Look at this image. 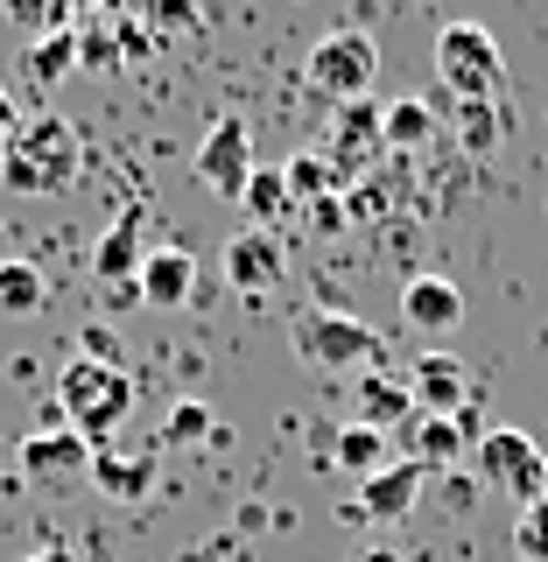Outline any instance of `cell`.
Returning <instances> with one entry per match:
<instances>
[{
    "label": "cell",
    "mask_w": 548,
    "mask_h": 562,
    "mask_svg": "<svg viewBox=\"0 0 548 562\" xmlns=\"http://www.w3.org/2000/svg\"><path fill=\"white\" fill-rule=\"evenodd\" d=\"M49 303V281L35 260H0V316H35Z\"/></svg>",
    "instance_id": "19"
},
{
    "label": "cell",
    "mask_w": 548,
    "mask_h": 562,
    "mask_svg": "<svg viewBox=\"0 0 548 562\" xmlns=\"http://www.w3.org/2000/svg\"><path fill=\"white\" fill-rule=\"evenodd\" d=\"M29 562H70V555H64V549H35Z\"/></svg>",
    "instance_id": "33"
},
{
    "label": "cell",
    "mask_w": 548,
    "mask_h": 562,
    "mask_svg": "<svg viewBox=\"0 0 548 562\" xmlns=\"http://www.w3.org/2000/svg\"><path fill=\"white\" fill-rule=\"evenodd\" d=\"M380 155H387V105H380V99L331 105V148H324V162L338 169V183H359V176H373Z\"/></svg>",
    "instance_id": "6"
},
{
    "label": "cell",
    "mask_w": 548,
    "mask_h": 562,
    "mask_svg": "<svg viewBox=\"0 0 548 562\" xmlns=\"http://www.w3.org/2000/svg\"><path fill=\"white\" fill-rule=\"evenodd\" d=\"M436 127H444V120H436L429 99H394L387 105V148H429Z\"/></svg>",
    "instance_id": "23"
},
{
    "label": "cell",
    "mask_w": 548,
    "mask_h": 562,
    "mask_svg": "<svg viewBox=\"0 0 548 562\" xmlns=\"http://www.w3.org/2000/svg\"><path fill=\"white\" fill-rule=\"evenodd\" d=\"M281 176H289V204H324V198H345L338 169L324 162V155H295V162H281Z\"/></svg>",
    "instance_id": "22"
},
{
    "label": "cell",
    "mask_w": 548,
    "mask_h": 562,
    "mask_svg": "<svg viewBox=\"0 0 548 562\" xmlns=\"http://www.w3.org/2000/svg\"><path fill=\"white\" fill-rule=\"evenodd\" d=\"M78 64H92V70H105V64H120L113 49H105V29H78Z\"/></svg>",
    "instance_id": "28"
},
{
    "label": "cell",
    "mask_w": 548,
    "mask_h": 562,
    "mask_svg": "<svg viewBox=\"0 0 548 562\" xmlns=\"http://www.w3.org/2000/svg\"><path fill=\"white\" fill-rule=\"evenodd\" d=\"M99 492H113V499H148L155 492V450L141 457H120V450H92V471H85Z\"/></svg>",
    "instance_id": "17"
},
{
    "label": "cell",
    "mask_w": 548,
    "mask_h": 562,
    "mask_svg": "<svg viewBox=\"0 0 548 562\" xmlns=\"http://www.w3.org/2000/svg\"><path fill=\"white\" fill-rule=\"evenodd\" d=\"M359 422H366V429H380V436H387V422H415V394H409V380L373 373V380L359 386Z\"/></svg>",
    "instance_id": "18"
},
{
    "label": "cell",
    "mask_w": 548,
    "mask_h": 562,
    "mask_svg": "<svg viewBox=\"0 0 548 562\" xmlns=\"http://www.w3.org/2000/svg\"><path fill=\"white\" fill-rule=\"evenodd\" d=\"M514 549L521 562H548V492L535 506H521V520H514Z\"/></svg>",
    "instance_id": "26"
},
{
    "label": "cell",
    "mask_w": 548,
    "mask_h": 562,
    "mask_svg": "<svg viewBox=\"0 0 548 562\" xmlns=\"http://www.w3.org/2000/svg\"><path fill=\"white\" fill-rule=\"evenodd\" d=\"M401 457H415L422 471H450L457 457H471V436H465L457 415H415L409 422V450Z\"/></svg>",
    "instance_id": "15"
},
{
    "label": "cell",
    "mask_w": 548,
    "mask_h": 562,
    "mask_svg": "<svg viewBox=\"0 0 548 562\" xmlns=\"http://www.w3.org/2000/svg\"><path fill=\"white\" fill-rule=\"evenodd\" d=\"M70 70H78V29L29 43V78H35V85H57V78H70Z\"/></svg>",
    "instance_id": "24"
},
{
    "label": "cell",
    "mask_w": 548,
    "mask_h": 562,
    "mask_svg": "<svg viewBox=\"0 0 548 562\" xmlns=\"http://www.w3.org/2000/svg\"><path fill=\"white\" fill-rule=\"evenodd\" d=\"M246 176H254V127H246L239 113H219L198 148V183L211 190V198H233L246 190Z\"/></svg>",
    "instance_id": "7"
},
{
    "label": "cell",
    "mask_w": 548,
    "mask_h": 562,
    "mask_svg": "<svg viewBox=\"0 0 548 562\" xmlns=\"http://www.w3.org/2000/svg\"><path fill=\"white\" fill-rule=\"evenodd\" d=\"M422 485H429V471H422L415 457H394L387 471H373V479L359 485V506H351V514H366V520H401V514H415Z\"/></svg>",
    "instance_id": "13"
},
{
    "label": "cell",
    "mask_w": 548,
    "mask_h": 562,
    "mask_svg": "<svg viewBox=\"0 0 548 562\" xmlns=\"http://www.w3.org/2000/svg\"><path fill=\"white\" fill-rule=\"evenodd\" d=\"M57 408L64 422L85 436L92 450H113V429L127 422L134 408V380L127 366H99V359H70L57 373Z\"/></svg>",
    "instance_id": "2"
},
{
    "label": "cell",
    "mask_w": 548,
    "mask_h": 562,
    "mask_svg": "<svg viewBox=\"0 0 548 562\" xmlns=\"http://www.w3.org/2000/svg\"><path fill=\"white\" fill-rule=\"evenodd\" d=\"M401 324H409L415 338H457V324H465L457 281L450 274H415L409 289H401Z\"/></svg>",
    "instance_id": "11"
},
{
    "label": "cell",
    "mask_w": 548,
    "mask_h": 562,
    "mask_svg": "<svg viewBox=\"0 0 548 562\" xmlns=\"http://www.w3.org/2000/svg\"><path fill=\"white\" fill-rule=\"evenodd\" d=\"M204 436H211V408H204L198 394L176 401V408H169V429H163V443H169V450H183V443H204Z\"/></svg>",
    "instance_id": "25"
},
{
    "label": "cell",
    "mask_w": 548,
    "mask_h": 562,
    "mask_svg": "<svg viewBox=\"0 0 548 562\" xmlns=\"http://www.w3.org/2000/svg\"><path fill=\"white\" fill-rule=\"evenodd\" d=\"M450 127H457V140H465V155H492L500 134H506V113H500V99H471V105L450 113Z\"/></svg>",
    "instance_id": "21"
},
{
    "label": "cell",
    "mask_w": 548,
    "mask_h": 562,
    "mask_svg": "<svg viewBox=\"0 0 548 562\" xmlns=\"http://www.w3.org/2000/svg\"><path fill=\"white\" fill-rule=\"evenodd\" d=\"M14 127H22V113H14V99H8V85H0V148L14 140Z\"/></svg>",
    "instance_id": "31"
},
{
    "label": "cell",
    "mask_w": 548,
    "mask_h": 562,
    "mask_svg": "<svg viewBox=\"0 0 548 562\" xmlns=\"http://www.w3.org/2000/svg\"><path fill=\"white\" fill-rule=\"evenodd\" d=\"M310 225H316V233H345V198H324V204H310Z\"/></svg>",
    "instance_id": "29"
},
{
    "label": "cell",
    "mask_w": 548,
    "mask_h": 562,
    "mask_svg": "<svg viewBox=\"0 0 548 562\" xmlns=\"http://www.w3.org/2000/svg\"><path fill=\"white\" fill-rule=\"evenodd\" d=\"M239 211L260 225V233H268L281 211H295V204H289V176L268 169V162H254V176H246V190H239Z\"/></svg>",
    "instance_id": "20"
},
{
    "label": "cell",
    "mask_w": 548,
    "mask_h": 562,
    "mask_svg": "<svg viewBox=\"0 0 548 562\" xmlns=\"http://www.w3.org/2000/svg\"><path fill=\"white\" fill-rule=\"evenodd\" d=\"M444 499L457 506V514H465V506L479 499V479H457V471H444Z\"/></svg>",
    "instance_id": "30"
},
{
    "label": "cell",
    "mask_w": 548,
    "mask_h": 562,
    "mask_svg": "<svg viewBox=\"0 0 548 562\" xmlns=\"http://www.w3.org/2000/svg\"><path fill=\"white\" fill-rule=\"evenodd\" d=\"M190 281H198V260H190L183 246H155V254L141 260V303L176 310V303H190Z\"/></svg>",
    "instance_id": "14"
},
{
    "label": "cell",
    "mask_w": 548,
    "mask_h": 562,
    "mask_svg": "<svg viewBox=\"0 0 548 562\" xmlns=\"http://www.w3.org/2000/svg\"><path fill=\"white\" fill-rule=\"evenodd\" d=\"M92 471V443L78 429H29L22 436V479L29 485H70Z\"/></svg>",
    "instance_id": "10"
},
{
    "label": "cell",
    "mask_w": 548,
    "mask_h": 562,
    "mask_svg": "<svg viewBox=\"0 0 548 562\" xmlns=\"http://www.w3.org/2000/svg\"><path fill=\"white\" fill-rule=\"evenodd\" d=\"M331 457H338V471H345V479H373V471H387V464H394V436H380V429H366V422H345V429H338V443H331Z\"/></svg>",
    "instance_id": "16"
},
{
    "label": "cell",
    "mask_w": 548,
    "mask_h": 562,
    "mask_svg": "<svg viewBox=\"0 0 548 562\" xmlns=\"http://www.w3.org/2000/svg\"><path fill=\"white\" fill-rule=\"evenodd\" d=\"M303 78H310V92L331 99V105L373 99V78H380L373 35H366V29H324L310 43V57H303Z\"/></svg>",
    "instance_id": "3"
},
{
    "label": "cell",
    "mask_w": 548,
    "mask_h": 562,
    "mask_svg": "<svg viewBox=\"0 0 548 562\" xmlns=\"http://www.w3.org/2000/svg\"><path fill=\"white\" fill-rule=\"evenodd\" d=\"M409 394H415V415H457L471 401V380H465V366H457V351H422V359L409 366Z\"/></svg>",
    "instance_id": "12"
},
{
    "label": "cell",
    "mask_w": 548,
    "mask_h": 562,
    "mask_svg": "<svg viewBox=\"0 0 548 562\" xmlns=\"http://www.w3.org/2000/svg\"><path fill=\"white\" fill-rule=\"evenodd\" d=\"M78 359H99V366H120V338L105 324H85L78 330Z\"/></svg>",
    "instance_id": "27"
},
{
    "label": "cell",
    "mask_w": 548,
    "mask_h": 562,
    "mask_svg": "<svg viewBox=\"0 0 548 562\" xmlns=\"http://www.w3.org/2000/svg\"><path fill=\"white\" fill-rule=\"evenodd\" d=\"M436 78L450 85V99H457V105H471V99H500V85H506L500 43H492L479 22H450L444 35H436Z\"/></svg>",
    "instance_id": "5"
},
{
    "label": "cell",
    "mask_w": 548,
    "mask_h": 562,
    "mask_svg": "<svg viewBox=\"0 0 548 562\" xmlns=\"http://www.w3.org/2000/svg\"><path fill=\"white\" fill-rule=\"evenodd\" d=\"M85 169V140L64 113H29L14 140L0 148V183L14 198H49V190H70Z\"/></svg>",
    "instance_id": "1"
},
{
    "label": "cell",
    "mask_w": 548,
    "mask_h": 562,
    "mask_svg": "<svg viewBox=\"0 0 548 562\" xmlns=\"http://www.w3.org/2000/svg\"><path fill=\"white\" fill-rule=\"evenodd\" d=\"M225 281H233L239 295H268L289 281V246L281 233H260V225H246V233L225 239Z\"/></svg>",
    "instance_id": "9"
},
{
    "label": "cell",
    "mask_w": 548,
    "mask_h": 562,
    "mask_svg": "<svg viewBox=\"0 0 548 562\" xmlns=\"http://www.w3.org/2000/svg\"><path fill=\"white\" fill-rule=\"evenodd\" d=\"M359 562H401V555H394V549H366Z\"/></svg>",
    "instance_id": "32"
},
{
    "label": "cell",
    "mask_w": 548,
    "mask_h": 562,
    "mask_svg": "<svg viewBox=\"0 0 548 562\" xmlns=\"http://www.w3.org/2000/svg\"><path fill=\"white\" fill-rule=\"evenodd\" d=\"M310 366H331V373H351V366H366L380 351V338L359 324V316H338V310H316L303 316V338H295Z\"/></svg>",
    "instance_id": "8"
},
{
    "label": "cell",
    "mask_w": 548,
    "mask_h": 562,
    "mask_svg": "<svg viewBox=\"0 0 548 562\" xmlns=\"http://www.w3.org/2000/svg\"><path fill=\"white\" fill-rule=\"evenodd\" d=\"M471 471H479V485L506 492L514 506H535L548 492V450L521 429H485L479 450H471Z\"/></svg>",
    "instance_id": "4"
}]
</instances>
